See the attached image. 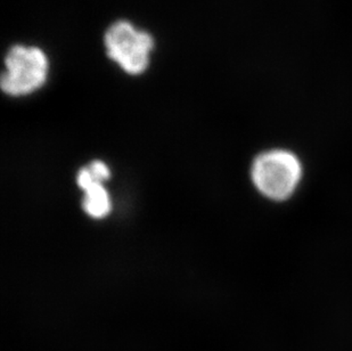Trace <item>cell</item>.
<instances>
[{"label":"cell","mask_w":352,"mask_h":351,"mask_svg":"<svg viewBox=\"0 0 352 351\" xmlns=\"http://www.w3.org/2000/svg\"><path fill=\"white\" fill-rule=\"evenodd\" d=\"M105 46L111 60L124 72L137 76L148 67L154 41L147 32L137 30L126 21H119L107 30Z\"/></svg>","instance_id":"3"},{"label":"cell","mask_w":352,"mask_h":351,"mask_svg":"<svg viewBox=\"0 0 352 351\" xmlns=\"http://www.w3.org/2000/svg\"><path fill=\"white\" fill-rule=\"evenodd\" d=\"M78 185L86 196L83 199V209L93 218H104L111 210L110 196L103 184L94 178L88 168H82L78 173Z\"/></svg>","instance_id":"4"},{"label":"cell","mask_w":352,"mask_h":351,"mask_svg":"<svg viewBox=\"0 0 352 351\" xmlns=\"http://www.w3.org/2000/svg\"><path fill=\"white\" fill-rule=\"evenodd\" d=\"M305 168L292 149H272L260 153L251 167L256 191L273 202L292 199L302 184Z\"/></svg>","instance_id":"1"},{"label":"cell","mask_w":352,"mask_h":351,"mask_svg":"<svg viewBox=\"0 0 352 351\" xmlns=\"http://www.w3.org/2000/svg\"><path fill=\"white\" fill-rule=\"evenodd\" d=\"M5 67L1 88L12 96L34 93L45 85L48 76V60L37 47H13L5 57Z\"/></svg>","instance_id":"2"},{"label":"cell","mask_w":352,"mask_h":351,"mask_svg":"<svg viewBox=\"0 0 352 351\" xmlns=\"http://www.w3.org/2000/svg\"><path fill=\"white\" fill-rule=\"evenodd\" d=\"M91 175L94 176V178L100 180L103 182L104 180L110 178V170L104 164L102 161H94L89 167H88Z\"/></svg>","instance_id":"5"}]
</instances>
